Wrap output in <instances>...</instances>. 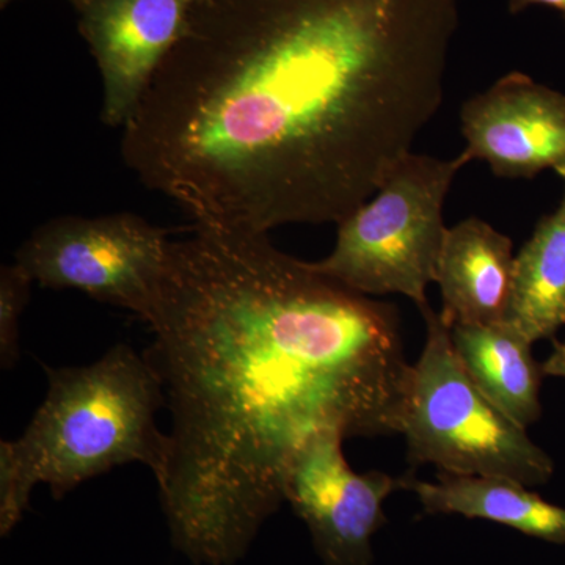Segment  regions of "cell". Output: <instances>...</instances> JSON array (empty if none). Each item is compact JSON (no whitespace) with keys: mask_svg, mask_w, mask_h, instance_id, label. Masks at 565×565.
Returning <instances> with one entry per match:
<instances>
[{"mask_svg":"<svg viewBox=\"0 0 565 565\" xmlns=\"http://www.w3.org/2000/svg\"><path fill=\"white\" fill-rule=\"evenodd\" d=\"M459 21V0H193L122 161L196 225H338L440 109Z\"/></svg>","mask_w":565,"mask_h":565,"instance_id":"1","label":"cell"},{"mask_svg":"<svg viewBox=\"0 0 565 565\" xmlns=\"http://www.w3.org/2000/svg\"><path fill=\"white\" fill-rule=\"evenodd\" d=\"M172 415L158 482L170 541L195 565L244 559L316 433L403 434L412 371L399 313L274 247L196 225L172 241L143 319Z\"/></svg>","mask_w":565,"mask_h":565,"instance_id":"2","label":"cell"},{"mask_svg":"<svg viewBox=\"0 0 565 565\" xmlns=\"http://www.w3.org/2000/svg\"><path fill=\"white\" fill-rule=\"evenodd\" d=\"M43 370V404L20 438L0 441L2 537L21 522L39 484L62 500L122 465H145L158 482L166 473L169 434L156 423L166 393L143 353L117 344L87 366Z\"/></svg>","mask_w":565,"mask_h":565,"instance_id":"3","label":"cell"},{"mask_svg":"<svg viewBox=\"0 0 565 565\" xmlns=\"http://www.w3.org/2000/svg\"><path fill=\"white\" fill-rule=\"evenodd\" d=\"M426 344L412 371L404 435L408 460L449 475L504 476L527 487L544 486L555 463L479 392L452 348L449 327L433 308H422Z\"/></svg>","mask_w":565,"mask_h":565,"instance_id":"4","label":"cell"},{"mask_svg":"<svg viewBox=\"0 0 565 565\" xmlns=\"http://www.w3.org/2000/svg\"><path fill=\"white\" fill-rule=\"evenodd\" d=\"M408 152L373 200L338 223L332 253L315 269L363 296L403 294L427 307L446 228L444 204L457 172L468 163Z\"/></svg>","mask_w":565,"mask_h":565,"instance_id":"5","label":"cell"},{"mask_svg":"<svg viewBox=\"0 0 565 565\" xmlns=\"http://www.w3.org/2000/svg\"><path fill=\"white\" fill-rule=\"evenodd\" d=\"M169 232L131 212L43 223L14 263L43 288L76 289L145 319L169 253Z\"/></svg>","mask_w":565,"mask_h":565,"instance_id":"6","label":"cell"},{"mask_svg":"<svg viewBox=\"0 0 565 565\" xmlns=\"http://www.w3.org/2000/svg\"><path fill=\"white\" fill-rule=\"evenodd\" d=\"M340 430L316 433L294 457L285 501L303 520L323 565H371L373 537L386 523L384 503L403 479L355 473Z\"/></svg>","mask_w":565,"mask_h":565,"instance_id":"7","label":"cell"},{"mask_svg":"<svg viewBox=\"0 0 565 565\" xmlns=\"http://www.w3.org/2000/svg\"><path fill=\"white\" fill-rule=\"evenodd\" d=\"M463 154L500 178H534L546 169L565 180V95L523 73H509L460 110Z\"/></svg>","mask_w":565,"mask_h":565,"instance_id":"8","label":"cell"},{"mask_svg":"<svg viewBox=\"0 0 565 565\" xmlns=\"http://www.w3.org/2000/svg\"><path fill=\"white\" fill-rule=\"evenodd\" d=\"M193 0H90L81 32L103 81L102 120L122 128L180 40Z\"/></svg>","mask_w":565,"mask_h":565,"instance_id":"9","label":"cell"},{"mask_svg":"<svg viewBox=\"0 0 565 565\" xmlns=\"http://www.w3.org/2000/svg\"><path fill=\"white\" fill-rule=\"evenodd\" d=\"M512 241L470 217L446 233L437 277L446 327L503 323L514 285Z\"/></svg>","mask_w":565,"mask_h":565,"instance_id":"10","label":"cell"},{"mask_svg":"<svg viewBox=\"0 0 565 565\" xmlns=\"http://www.w3.org/2000/svg\"><path fill=\"white\" fill-rule=\"evenodd\" d=\"M403 486L418 497L427 514L489 520L531 537L565 544V509L514 479L438 471L435 482L403 478Z\"/></svg>","mask_w":565,"mask_h":565,"instance_id":"11","label":"cell"},{"mask_svg":"<svg viewBox=\"0 0 565 565\" xmlns=\"http://www.w3.org/2000/svg\"><path fill=\"white\" fill-rule=\"evenodd\" d=\"M449 332L465 373L494 407L525 429L541 418L545 374L531 341L505 322L456 326Z\"/></svg>","mask_w":565,"mask_h":565,"instance_id":"12","label":"cell"},{"mask_svg":"<svg viewBox=\"0 0 565 565\" xmlns=\"http://www.w3.org/2000/svg\"><path fill=\"white\" fill-rule=\"evenodd\" d=\"M504 322L533 344L565 326V188L559 207L541 218L515 256Z\"/></svg>","mask_w":565,"mask_h":565,"instance_id":"13","label":"cell"},{"mask_svg":"<svg viewBox=\"0 0 565 565\" xmlns=\"http://www.w3.org/2000/svg\"><path fill=\"white\" fill-rule=\"evenodd\" d=\"M32 278L17 263L0 269V364L11 370L21 356V318L32 296Z\"/></svg>","mask_w":565,"mask_h":565,"instance_id":"14","label":"cell"},{"mask_svg":"<svg viewBox=\"0 0 565 565\" xmlns=\"http://www.w3.org/2000/svg\"><path fill=\"white\" fill-rule=\"evenodd\" d=\"M542 370H544L545 375L565 379V341L564 343L555 344V351L542 364Z\"/></svg>","mask_w":565,"mask_h":565,"instance_id":"15","label":"cell"},{"mask_svg":"<svg viewBox=\"0 0 565 565\" xmlns=\"http://www.w3.org/2000/svg\"><path fill=\"white\" fill-rule=\"evenodd\" d=\"M531 6H548L563 13L565 20V0H509V11L511 13H520Z\"/></svg>","mask_w":565,"mask_h":565,"instance_id":"16","label":"cell"},{"mask_svg":"<svg viewBox=\"0 0 565 565\" xmlns=\"http://www.w3.org/2000/svg\"><path fill=\"white\" fill-rule=\"evenodd\" d=\"M71 2H73L74 6H76V9L81 11L88 2H90V0H71Z\"/></svg>","mask_w":565,"mask_h":565,"instance_id":"17","label":"cell"},{"mask_svg":"<svg viewBox=\"0 0 565 565\" xmlns=\"http://www.w3.org/2000/svg\"><path fill=\"white\" fill-rule=\"evenodd\" d=\"M0 2H2V6H6V3L10 2V0H0Z\"/></svg>","mask_w":565,"mask_h":565,"instance_id":"18","label":"cell"}]
</instances>
